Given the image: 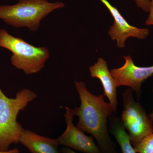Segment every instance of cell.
I'll use <instances>...</instances> for the list:
<instances>
[{
	"label": "cell",
	"mask_w": 153,
	"mask_h": 153,
	"mask_svg": "<svg viewBox=\"0 0 153 153\" xmlns=\"http://www.w3.org/2000/svg\"><path fill=\"white\" fill-rule=\"evenodd\" d=\"M74 83L80 100V106L73 108L79 119L76 127L92 135L102 153H118L108 129V120L114 113L111 104L105 101L104 95L90 92L84 82Z\"/></svg>",
	"instance_id": "1"
},
{
	"label": "cell",
	"mask_w": 153,
	"mask_h": 153,
	"mask_svg": "<svg viewBox=\"0 0 153 153\" xmlns=\"http://www.w3.org/2000/svg\"><path fill=\"white\" fill-rule=\"evenodd\" d=\"M37 97L33 91L24 88L14 98H8L0 88V151L6 152L13 144L19 143L24 128L17 121L19 113Z\"/></svg>",
	"instance_id": "2"
},
{
	"label": "cell",
	"mask_w": 153,
	"mask_h": 153,
	"mask_svg": "<svg viewBox=\"0 0 153 153\" xmlns=\"http://www.w3.org/2000/svg\"><path fill=\"white\" fill-rule=\"evenodd\" d=\"M65 7L61 2L48 0H19L15 4L0 5V19L15 28L26 27L36 32L41 21L53 11Z\"/></svg>",
	"instance_id": "3"
},
{
	"label": "cell",
	"mask_w": 153,
	"mask_h": 153,
	"mask_svg": "<svg viewBox=\"0 0 153 153\" xmlns=\"http://www.w3.org/2000/svg\"><path fill=\"white\" fill-rule=\"evenodd\" d=\"M0 47L12 52V65L27 75L41 71L50 57L47 47L33 46L22 38L12 36L4 29H0Z\"/></svg>",
	"instance_id": "4"
},
{
	"label": "cell",
	"mask_w": 153,
	"mask_h": 153,
	"mask_svg": "<svg viewBox=\"0 0 153 153\" xmlns=\"http://www.w3.org/2000/svg\"><path fill=\"white\" fill-rule=\"evenodd\" d=\"M134 91L128 88L123 94L122 121L134 147L149 135L153 133V121L139 102L135 100Z\"/></svg>",
	"instance_id": "5"
},
{
	"label": "cell",
	"mask_w": 153,
	"mask_h": 153,
	"mask_svg": "<svg viewBox=\"0 0 153 153\" xmlns=\"http://www.w3.org/2000/svg\"><path fill=\"white\" fill-rule=\"evenodd\" d=\"M125 62L120 68H113L111 73L115 81L117 87L127 86L135 91L140 98L143 82L153 75V66L141 67L136 66L132 57L124 56Z\"/></svg>",
	"instance_id": "6"
},
{
	"label": "cell",
	"mask_w": 153,
	"mask_h": 153,
	"mask_svg": "<svg viewBox=\"0 0 153 153\" xmlns=\"http://www.w3.org/2000/svg\"><path fill=\"white\" fill-rule=\"evenodd\" d=\"M66 109L64 117L67 128L66 131L56 139L59 145L84 153H102L93 138L86 135L74 126L73 122L75 116L74 109L67 106Z\"/></svg>",
	"instance_id": "7"
},
{
	"label": "cell",
	"mask_w": 153,
	"mask_h": 153,
	"mask_svg": "<svg viewBox=\"0 0 153 153\" xmlns=\"http://www.w3.org/2000/svg\"><path fill=\"white\" fill-rule=\"evenodd\" d=\"M100 1L108 10L114 20L113 25L110 27L108 34L112 40H116L118 48H124L128 38L132 37L144 39L147 38L150 33L149 29L131 26L122 16L117 9L112 5L108 1Z\"/></svg>",
	"instance_id": "8"
},
{
	"label": "cell",
	"mask_w": 153,
	"mask_h": 153,
	"mask_svg": "<svg viewBox=\"0 0 153 153\" xmlns=\"http://www.w3.org/2000/svg\"><path fill=\"white\" fill-rule=\"evenodd\" d=\"M89 70L91 77L100 80L104 89L103 95L107 97L115 114L118 105L117 86L111 71H109L106 61L103 58H98L96 63L89 67Z\"/></svg>",
	"instance_id": "9"
},
{
	"label": "cell",
	"mask_w": 153,
	"mask_h": 153,
	"mask_svg": "<svg viewBox=\"0 0 153 153\" xmlns=\"http://www.w3.org/2000/svg\"><path fill=\"white\" fill-rule=\"evenodd\" d=\"M19 143L31 153H61L56 139L40 135L30 130L24 129Z\"/></svg>",
	"instance_id": "10"
},
{
	"label": "cell",
	"mask_w": 153,
	"mask_h": 153,
	"mask_svg": "<svg viewBox=\"0 0 153 153\" xmlns=\"http://www.w3.org/2000/svg\"><path fill=\"white\" fill-rule=\"evenodd\" d=\"M108 119L111 132L120 146L122 152L137 153L131 143L129 136L126 131L121 119L114 113L109 117Z\"/></svg>",
	"instance_id": "11"
},
{
	"label": "cell",
	"mask_w": 153,
	"mask_h": 153,
	"mask_svg": "<svg viewBox=\"0 0 153 153\" xmlns=\"http://www.w3.org/2000/svg\"><path fill=\"white\" fill-rule=\"evenodd\" d=\"M134 148L137 153H153V133L146 137Z\"/></svg>",
	"instance_id": "12"
},
{
	"label": "cell",
	"mask_w": 153,
	"mask_h": 153,
	"mask_svg": "<svg viewBox=\"0 0 153 153\" xmlns=\"http://www.w3.org/2000/svg\"><path fill=\"white\" fill-rule=\"evenodd\" d=\"M137 6L146 13H149L151 0H134Z\"/></svg>",
	"instance_id": "13"
},
{
	"label": "cell",
	"mask_w": 153,
	"mask_h": 153,
	"mask_svg": "<svg viewBox=\"0 0 153 153\" xmlns=\"http://www.w3.org/2000/svg\"><path fill=\"white\" fill-rule=\"evenodd\" d=\"M149 13V15L145 22V24L148 26L152 25L153 26V0H151Z\"/></svg>",
	"instance_id": "14"
},
{
	"label": "cell",
	"mask_w": 153,
	"mask_h": 153,
	"mask_svg": "<svg viewBox=\"0 0 153 153\" xmlns=\"http://www.w3.org/2000/svg\"><path fill=\"white\" fill-rule=\"evenodd\" d=\"M61 153H76L73 150L70 148L66 147L62 148L61 150Z\"/></svg>",
	"instance_id": "15"
},
{
	"label": "cell",
	"mask_w": 153,
	"mask_h": 153,
	"mask_svg": "<svg viewBox=\"0 0 153 153\" xmlns=\"http://www.w3.org/2000/svg\"><path fill=\"white\" fill-rule=\"evenodd\" d=\"M20 151L19 149L17 148L15 149H12L9 150L7 151L6 152H1L0 151V153H20Z\"/></svg>",
	"instance_id": "16"
},
{
	"label": "cell",
	"mask_w": 153,
	"mask_h": 153,
	"mask_svg": "<svg viewBox=\"0 0 153 153\" xmlns=\"http://www.w3.org/2000/svg\"><path fill=\"white\" fill-rule=\"evenodd\" d=\"M149 117L153 121V111L152 113L149 115Z\"/></svg>",
	"instance_id": "17"
}]
</instances>
